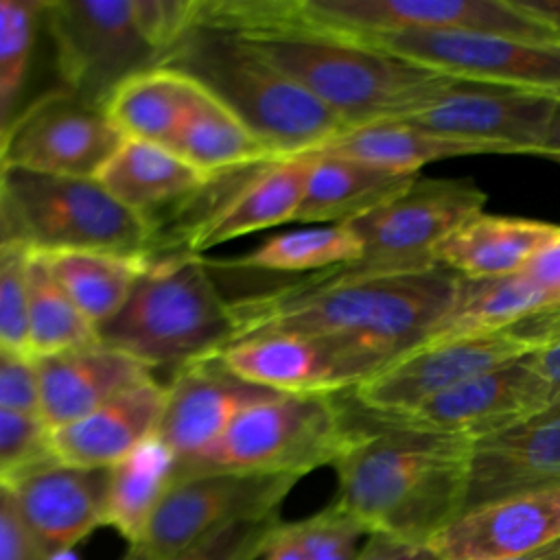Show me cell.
<instances>
[{"label":"cell","mask_w":560,"mask_h":560,"mask_svg":"<svg viewBox=\"0 0 560 560\" xmlns=\"http://www.w3.org/2000/svg\"><path fill=\"white\" fill-rule=\"evenodd\" d=\"M556 241V223L479 212L440 243L435 260L466 280L503 278L518 273Z\"/></svg>","instance_id":"603a6c76"},{"label":"cell","mask_w":560,"mask_h":560,"mask_svg":"<svg viewBox=\"0 0 560 560\" xmlns=\"http://www.w3.org/2000/svg\"><path fill=\"white\" fill-rule=\"evenodd\" d=\"M302 477L210 472L173 481L138 540L120 560H177L217 529L278 514Z\"/></svg>","instance_id":"8fae6325"},{"label":"cell","mask_w":560,"mask_h":560,"mask_svg":"<svg viewBox=\"0 0 560 560\" xmlns=\"http://www.w3.org/2000/svg\"><path fill=\"white\" fill-rule=\"evenodd\" d=\"M98 341L96 326L77 308L46 254L28 258V354L46 357Z\"/></svg>","instance_id":"836d02e7"},{"label":"cell","mask_w":560,"mask_h":560,"mask_svg":"<svg viewBox=\"0 0 560 560\" xmlns=\"http://www.w3.org/2000/svg\"><path fill=\"white\" fill-rule=\"evenodd\" d=\"M158 66L177 70L223 103L276 155H311L348 127L245 37L195 24Z\"/></svg>","instance_id":"3957f363"},{"label":"cell","mask_w":560,"mask_h":560,"mask_svg":"<svg viewBox=\"0 0 560 560\" xmlns=\"http://www.w3.org/2000/svg\"><path fill=\"white\" fill-rule=\"evenodd\" d=\"M37 416L48 431L66 427L129 387L153 378L133 357L101 341L57 354L33 357Z\"/></svg>","instance_id":"44dd1931"},{"label":"cell","mask_w":560,"mask_h":560,"mask_svg":"<svg viewBox=\"0 0 560 560\" xmlns=\"http://www.w3.org/2000/svg\"><path fill=\"white\" fill-rule=\"evenodd\" d=\"M210 271L197 254L149 258L125 306L98 326V341L151 372L171 368L175 374L219 354L234 341L236 324Z\"/></svg>","instance_id":"5b68a950"},{"label":"cell","mask_w":560,"mask_h":560,"mask_svg":"<svg viewBox=\"0 0 560 560\" xmlns=\"http://www.w3.org/2000/svg\"><path fill=\"white\" fill-rule=\"evenodd\" d=\"M28 258L31 249L13 243L0 252V346L28 354Z\"/></svg>","instance_id":"8d00e7d4"},{"label":"cell","mask_w":560,"mask_h":560,"mask_svg":"<svg viewBox=\"0 0 560 560\" xmlns=\"http://www.w3.org/2000/svg\"><path fill=\"white\" fill-rule=\"evenodd\" d=\"M280 523V514L234 521L177 560H258L265 556Z\"/></svg>","instance_id":"74e56055"},{"label":"cell","mask_w":560,"mask_h":560,"mask_svg":"<svg viewBox=\"0 0 560 560\" xmlns=\"http://www.w3.org/2000/svg\"><path fill=\"white\" fill-rule=\"evenodd\" d=\"M558 101L540 92L455 79L398 120L435 136L481 144L492 153L536 155Z\"/></svg>","instance_id":"5bb4252c"},{"label":"cell","mask_w":560,"mask_h":560,"mask_svg":"<svg viewBox=\"0 0 560 560\" xmlns=\"http://www.w3.org/2000/svg\"><path fill=\"white\" fill-rule=\"evenodd\" d=\"M549 319H551V326H553V335H558L560 332V306L549 308Z\"/></svg>","instance_id":"f907efd6"},{"label":"cell","mask_w":560,"mask_h":560,"mask_svg":"<svg viewBox=\"0 0 560 560\" xmlns=\"http://www.w3.org/2000/svg\"><path fill=\"white\" fill-rule=\"evenodd\" d=\"M13 243H20V241H18V236H15V230H13L11 221H9V217H7L4 208H2V203H0V252H2L4 247L13 245Z\"/></svg>","instance_id":"c3c4849f"},{"label":"cell","mask_w":560,"mask_h":560,"mask_svg":"<svg viewBox=\"0 0 560 560\" xmlns=\"http://www.w3.org/2000/svg\"><path fill=\"white\" fill-rule=\"evenodd\" d=\"M304 560H357L368 527L335 501L300 521H289Z\"/></svg>","instance_id":"d590c367"},{"label":"cell","mask_w":560,"mask_h":560,"mask_svg":"<svg viewBox=\"0 0 560 560\" xmlns=\"http://www.w3.org/2000/svg\"><path fill=\"white\" fill-rule=\"evenodd\" d=\"M545 308L553 306L521 271L488 280L462 278L451 311L427 343L499 332Z\"/></svg>","instance_id":"4dcf8cb0"},{"label":"cell","mask_w":560,"mask_h":560,"mask_svg":"<svg viewBox=\"0 0 560 560\" xmlns=\"http://www.w3.org/2000/svg\"><path fill=\"white\" fill-rule=\"evenodd\" d=\"M50 457L48 429L39 416L0 407V481Z\"/></svg>","instance_id":"f35d334b"},{"label":"cell","mask_w":560,"mask_h":560,"mask_svg":"<svg viewBox=\"0 0 560 560\" xmlns=\"http://www.w3.org/2000/svg\"><path fill=\"white\" fill-rule=\"evenodd\" d=\"M560 540V486L459 514L429 545L442 560H514Z\"/></svg>","instance_id":"ffe728a7"},{"label":"cell","mask_w":560,"mask_h":560,"mask_svg":"<svg viewBox=\"0 0 560 560\" xmlns=\"http://www.w3.org/2000/svg\"><path fill=\"white\" fill-rule=\"evenodd\" d=\"M107 477L109 468H81L50 455L4 481L42 560H57L103 525Z\"/></svg>","instance_id":"2e32d148"},{"label":"cell","mask_w":560,"mask_h":560,"mask_svg":"<svg viewBox=\"0 0 560 560\" xmlns=\"http://www.w3.org/2000/svg\"><path fill=\"white\" fill-rule=\"evenodd\" d=\"M536 155L560 162V101H558L556 107H553V114H551V120H549L545 140H542L540 149L536 151Z\"/></svg>","instance_id":"7dc6e473"},{"label":"cell","mask_w":560,"mask_h":560,"mask_svg":"<svg viewBox=\"0 0 560 560\" xmlns=\"http://www.w3.org/2000/svg\"><path fill=\"white\" fill-rule=\"evenodd\" d=\"M0 560H42L11 488L0 481Z\"/></svg>","instance_id":"60d3db41"},{"label":"cell","mask_w":560,"mask_h":560,"mask_svg":"<svg viewBox=\"0 0 560 560\" xmlns=\"http://www.w3.org/2000/svg\"><path fill=\"white\" fill-rule=\"evenodd\" d=\"M273 394L278 392L234 374L221 354L199 359L177 370L166 383L155 435L177 462L192 457L214 444L245 409Z\"/></svg>","instance_id":"ac0fdd59"},{"label":"cell","mask_w":560,"mask_h":560,"mask_svg":"<svg viewBox=\"0 0 560 560\" xmlns=\"http://www.w3.org/2000/svg\"><path fill=\"white\" fill-rule=\"evenodd\" d=\"M46 0H0V153L22 112V96Z\"/></svg>","instance_id":"e575fe53"},{"label":"cell","mask_w":560,"mask_h":560,"mask_svg":"<svg viewBox=\"0 0 560 560\" xmlns=\"http://www.w3.org/2000/svg\"><path fill=\"white\" fill-rule=\"evenodd\" d=\"M560 486V411L472 440L464 512Z\"/></svg>","instance_id":"d6986e66"},{"label":"cell","mask_w":560,"mask_h":560,"mask_svg":"<svg viewBox=\"0 0 560 560\" xmlns=\"http://www.w3.org/2000/svg\"><path fill=\"white\" fill-rule=\"evenodd\" d=\"M311 166L313 155H293L262 164L195 236L190 254L201 256L206 249L245 234L293 223L308 184Z\"/></svg>","instance_id":"cb8c5ba5"},{"label":"cell","mask_w":560,"mask_h":560,"mask_svg":"<svg viewBox=\"0 0 560 560\" xmlns=\"http://www.w3.org/2000/svg\"><path fill=\"white\" fill-rule=\"evenodd\" d=\"M0 407L37 416L33 357L7 346H0Z\"/></svg>","instance_id":"ab89813d"},{"label":"cell","mask_w":560,"mask_h":560,"mask_svg":"<svg viewBox=\"0 0 560 560\" xmlns=\"http://www.w3.org/2000/svg\"><path fill=\"white\" fill-rule=\"evenodd\" d=\"M208 177L168 147L142 140H122L96 175L116 201L147 221L184 201Z\"/></svg>","instance_id":"d4e9b609"},{"label":"cell","mask_w":560,"mask_h":560,"mask_svg":"<svg viewBox=\"0 0 560 560\" xmlns=\"http://www.w3.org/2000/svg\"><path fill=\"white\" fill-rule=\"evenodd\" d=\"M486 199L472 179L416 177L398 197L348 221L361 241V258L326 271L359 278L431 269L440 243L483 212Z\"/></svg>","instance_id":"9c48e42d"},{"label":"cell","mask_w":560,"mask_h":560,"mask_svg":"<svg viewBox=\"0 0 560 560\" xmlns=\"http://www.w3.org/2000/svg\"><path fill=\"white\" fill-rule=\"evenodd\" d=\"M359 42L453 79L560 98V44L475 31H398Z\"/></svg>","instance_id":"7c38bea8"},{"label":"cell","mask_w":560,"mask_h":560,"mask_svg":"<svg viewBox=\"0 0 560 560\" xmlns=\"http://www.w3.org/2000/svg\"><path fill=\"white\" fill-rule=\"evenodd\" d=\"M0 173H2V164H0Z\"/></svg>","instance_id":"816d5d0a"},{"label":"cell","mask_w":560,"mask_h":560,"mask_svg":"<svg viewBox=\"0 0 560 560\" xmlns=\"http://www.w3.org/2000/svg\"><path fill=\"white\" fill-rule=\"evenodd\" d=\"M0 203L33 252H109L151 258L149 221L116 201L96 177L2 168Z\"/></svg>","instance_id":"52a82bcc"},{"label":"cell","mask_w":560,"mask_h":560,"mask_svg":"<svg viewBox=\"0 0 560 560\" xmlns=\"http://www.w3.org/2000/svg\"><path fill=\"white\" fill-rule=\"evenodd\" d=\"M521 273L547 298L551 306H560V241L532 258Z\"/></svg>","instance_id":"ee69618b"},{"label":"cell","mask_w":560,"mask_h":560,"mask_svg":"<svg viewBox=\"0 0 560 560\" xmlns=\"http://www.w3.org/2000/svg\"><path fill=\"white\" fill-rule=\"evenodd\" d=\"M236 35L306 88L348 129L398 120L455 81L372 44L317 28L276 26Z\"/></svg>","instance_id":"277c9868"},{"label":"cell","mask_w":560,"mask_h":560,"mask_svg":"<svg viewBox=\"0 0 560 560\" xmlns=\"http://www.w3.org/2000/svg\"><path fill=\"white\" fill-rule=\"evenodd\" d=\"M175 462L168 446L151 435L114 464L107 477L103 525L114 527L127 542L138 540L173 486Z\"/></svg>","instance_id":"f546056e"},{"label":"cell","mask_w":560,"mask_h":560,"mask_svg":"<svg viewBox=\"0 0 560 560\" xmlns=\"http://www.w3.org/2000/svg\"><path fill=\"white\" fill-rule=\"evenodd\" d=\"M164 398L166 383L147 378L88 416L48 431L50 455L81 468H112L155 435Z\"/></svg>","instance_id":"7402d4cb"},{"label":"cell","mask_w":560,"mask_h":560,"mask_svg":"<svg viewBox=\"0 0 560 560\" xmlns=\"http://www.w3.org/2000/svg\"><path fill=\"white\" fill-rule=\"evenodd\" d=\"M459 287L462 276L444 265L392 276H300L230 300L234 341L267 332L326 335L350 346L376 374L429 341Z\"/></svg>","instance_id":"6da1fadb"},{"label":"cell","mask_w":560,"mask_h":560,"mask_svg":"<svg viewBox=\"0 0 560 560\" xmlns=\"http://www.w3.org/2000/svg\"><path fill=\"white\" fill-rule=\"evenodd\" d=\"M361 258V241L348 223L295 228L280 232L256 249L234 258H212V269H254L269 273L311 276L352 265Z\"/></svg>","instance_id":"1f68e13d"},{"label":"cell","mask_w":560,"mask_h":560,"mask_svg":"<svg viewBox=\"0 0 560 560\" xmlns=\"http://www.w3.org/2000/svg\"><path fill=\"white\" fill-rule=\"evenodd\" d=\"M538 313L499 332L422 343L365 378L350 396L359 409L372 418L405 413L448 387L512 363L545 346L549 337Z\"/></svg>","instance_id":"30bf717a"},{"label":"cell","mask_w":560,"mask_h":560,"mask_svg":"<svg viewBox=\"0 0 560 560\" xmlns=\"http://www.w3.org/2000/svg\"><path fill=\"white\" fill-rule=\"evenodd\" d=\"M46 258L70 300L96 330L125 306L149 260L109 252H55Z\"/></svg>","instance_id":"d6a6232c"},{"label":"cell","mask_w":560,"mask_h":560,"mask_svg":"<svg viewBox=\"0 0 560 560\" xmlns=\"http://www.w3.org/2000/svg\"><path fill=\"white\" fill-rule=\"evenodd\" d=\"M168 149L203 175L282 160L203 88H199L197 101Z\"/></svg>","instance_id":"f1b7e54d"},{"label":"cell","mask_w":560,"mask_h":560,"mask_svg":"<svg viewBox=\"0 0 560 560\" xmlns=\"http://www.w3.org/2000/svg\"><path fill=\"white\" fill-rule=\"evenodd\" d=\"M199 85L186 74L153 66L122 81L103 109L125 140L168 147L190 114Z\"/></svg>","instance_id":"4316f807"},{"label":"cell","mask_w":560,"mask_h":560,"mask_svg":"<svg viewBox=\"0 0 560 560\" xmlns=\"http://www.w3.org/2000/svg\"><path fill=\"white\" fill-rule=\"evenodd\" d=\"M122 140L103 107L57 88L22 107L0 164L44 175L96 177Z\"/></svg>","instance_id":"4fadbf2b"},{"label":"cell","mask_w":560,"mask_h":560,"mask_svg":"<svg viewBox=\"0 0 560 560\" xmlns=\"http://www.w3.org/2000/svg\"><path fill=\"white\" fill-rule=\"evenodd\" d=\"M219 354L234 374L278 394H343L374 374L350 346L326 335H254Z\"/></svg>","instance_id":"9a60e30c"},{"label":"cell","mask_w":560,"mask_h":560,"mask_svg":"<svg viewBox=\"0 0 560 560\" xmlns=\"http://www.w3.org/2000/svg\"><path fill=\"white\" fill-rule=\"evenodd\" d=\"M315 153L348 158L383 171L418 175V171L429 162L492 151L481 144L422 131L402 120H378L346 129Z\"/></svg>","instance_id":"83f0119b"},{"label":"cell","mask_w":560,"mask_h":560,"mask_svg":"<svg viewBox=\"0 0 560 560\" xmlns=\"http://www.w3.org/2000/svg\"><path fill=\"white\" fill-rule=\"evenodd\" d=\"M527 359L540 381L547 400V413L560 411V332L538 350L529 352Z\"/></svg>","instance_id":"7bdbcfd3"},{"label":"cell","mask_w":560,"mask_h":560,"mask_svg":"<svg viewBox=\"0 0 560 560\" xmlns=\"http://www.w3.org/2000/svg\"><path fill=\"white\" fill-rule=\"evenodd\" d=\"M514 560H560V540L538 549V551H532L527 556H521V558H514Z\"/></svg>","instance_id":"681fc988"},{"label":"cell","mask_w":560,"mask_h":560,"mask_svg":"<svg viewBox=\"0 0 560 560\" xmlns=\"http://www.w3.org/2000/svg\"><path fill=\"white\" fill-rule=\"evenodd\" d=\"M357 560H442L429 542H407L387 534H370Z\"/></svg>","instance_id":"b9f144b4"},{"label":"cell","mask_w":560,"mask_h":560,"mask_svg":"<svg viewBox=\"0 0 560 560\" xmlns=\"http://www.w3.org/2000/svg\"><path fill=\"white\" fill-rule=\"evenodd\" d=\"M357 422L339 394H273L245 409L214 444L175 462L173 481L210 472L304 477L337 462Z\"/></svg>","instance_id":"8992f818"},{"label":"cell","mask_w":560,"mask_h":560,"mask_svg":"<svg viewBox=\"0 0 560 560\" xmlns=\"http://www.w3.org/2000/svg\"><path fill=\"white\" fill-rule=\"evenodd\" d=\"M540 413H547V400L525 354L448 387L405 413L374 420L475 440Z\"/></svg>","instance_id":"e0dca14e"},{"label":"cell","mask_w":560,"mask_h":560,"mask_svg":"<svg viewBox=\"0 0 560 560\" xmlns=\"http://www.w3.org/2000/svg\"><path fill=\"white\" fill-rule=\"evenodd\" d=\"M311 155L308 184L293 223H348L398 197L418 177L374 168L339 155Z\"/></svg>","instance_id":"484cf974"},{"label":"cell","mask_w":560,"mask_h":560,"mask_svg":"<svg viewBox=\"0 0 560 560\" xmlns=\"http://www.w3.org/2000/svg\"><path fill=\"white\" fill-rule=\"evenodd\" d=\"M265 560H304L300 547H298V540L291 532V523L282 521L280 527L276 529L265 556Z\"/></svg>","instance_id":"bcb514c9"},{"label":"cell","mask_w":560,"mask_h":560,"mask_svg":"<svg viewBox=\"0 0 560 560\" xmlns=\"http://www.w3.org/2000/svg\"><path fill=\"white\" fill-rule=\"evenodd\" d=\"M61 90L103 107L129 77L158 66L138 0H46Z\"/></svg>","instance_id":"ba28073f"},{"label":"cell","mask_w":560,"mask_h":560,"mask_svg":"<svg viewBox=\"0 0 560 560\" xmlns=\"http://www.w3.org/2000/svg\"><path fill=\"white\" fill-rule=\"evenodd\" d=\"M470 446L464 435L378 422L359 411L357 431L332 464L335 503L370 534L429 542L462 514Z\"/></svg>","instance_id":"7a4b0ae2"},{"label":"cell","mask_w":560,"mask_h":560,"mask_svg":"<svg viewBox=\"0 0 560 560\" xmlns=\"http://www.w3.org/2000/svg\"><path fill=\"white\" fill-rule=\"evenodd\" d=\"M523 13L536 20L560 44V0H512Z\"/></svg>","instance_id":"f6af8a7d"}]
</instances>
